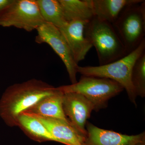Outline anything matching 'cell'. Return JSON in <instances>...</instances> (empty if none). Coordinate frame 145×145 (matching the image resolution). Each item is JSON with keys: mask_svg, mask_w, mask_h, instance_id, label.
<instances>
[{"mask_svg": "<svg viewBox=\"0 0 145 145\" xmlns=\"http://www.w3.org/2000/svg\"><path fill=\"white\" fill-rule=\"evenodd\" d=\"M87 132L83 145H135L145 142V132L138 135H124L113 131L102 129L87 121Z\"/></svg>", "mask_w": 145, "mask_h": 145, "instance_id": "cell-10", "label": "cell"}, {"mask_svg": "<svg viewBox=\"0 0 145 145\" xmlns=\"http://www.w3.org/2000/svg\"><path fill=\"white\" fill-rule=\"evenodd\" d=\"M57 90V88L36 79L10 86L0 100V117L8 126H17L18 117L22 113Z\"/></svg>", "mask_w": 145, "mask_h": 145, "instance_id": "cell-1", "label": "cell"}, {"mask_svg": "<svg viewBox=\"0 0 145 145\" xmlns=\"http://www.w3.org/2000/svg\"><path fill=\"white\" fill-rule=\"evenodd\" d=\"M45 22L60 28L67 24L58 0H36Z\"/></svg>", "mask_w": 145, "mask_h": 145, "instance_id": "cell-16", "label": "cell"}, {"mask_svg": "<svg viewBox=\"0 0 145 145\" xmlns=\"http://www.w3.org/2000/svg\"><path fill=\"white\" fill-rule=\"evenodd\" d=\"M88 22L72 21L59 28L70 48L75 62L78 65L84 59L88 52L93 47L86 35V26Z\"/></svg>", "mask_w": 145, "mask_h": 145, "instance_id": "cell-9", "label": "cell"}, {"mask_svg": "<svg viewBox=\"0 0 145 145\" xmlns=\"http://www.w3.org/2000/svg\"><path fill=\"white\" fill-rule=\"evenodd\" d=\"M67 22H89L94 17L90 0H58Z\"/></svg>", "mask_w": 145, "mask_h": 145, "instance_id": "cell-15", "label": "cell"}, {"mask_svg": "<svg viewBox=\"0 0 145 145\" xmlns=\"http://www.w3.org/2000/svg\"><path fill=\"white\" fill-rule=\"evenodd\" d=\"M131 81L136 95L145 96V52L135 62L131 73Z\"/></svg>", "mask_w": 145, "mask_h": 145, "instance_id": "cell-17", "label": "cell"}, {"mask_svg": "<svg viewBox=\"0 0 145 145\" xmlns=\"http://www.w3.org/2000/svg\"><path fill=\"white\" fill-rule=\"evenodd\" d=\"M14 0H0V12L4 10L13 3Z\"/></svg>", "mask_w": 145, "mask_h": 145, "instance_id": "cell-18", "label": "cell"}, {"mask_svg": "<svg viewBox=\"0 0 145 145\" xmlns=\"http://www.w3.org/2000/svg\"><path fill=\"white\" fill-rule=\"evenodd\" d=\"M36 30L38 32L35 39L36 42L49 45L64 64L72 84L77 83V68L79 65L75 62L70 48L59 28L44 22Z\"/></svg>", "mask_w": 145, "mask_h": 145, "instance_id": "cell-7", "label": "cell"}, {"mask_svg": "<svg viewBox=\"0 0 145 145\" xmlns=\"http://www.w3.org/2000/svg\"><path fill=\"white\" fill-rule=\"evenodd\" d=\"M63 93V107L66 117L74 129L86 137L87 134L86 124L94 110L93 105L80 93Z\"/></svg>", "mask_w": 145, "mask_h": 145, "instance_id": "cell-8", "label": "cell"}, {"mask_svg": "<svg viewBox=\"0 0 145 145\" xmlns=\"http://www.w3.org/2000/svg\"><path fill=\"white\" fill-rule=\"evenodd\" d=\"M33 116L46 127L53 136L54 142L66 145H84L85 137L79 133L69 122L60 119Z\"/></svg>", "mask_w": 145, "mask_h": 145, "instance_id": "cell-11", "label": "cell"}, {"mask_svg": "<svg viewBox=\"0 0 145 145\" xmlns=\"http://www.w3.org/2000/svg\"><path fill=\"white\" fill-rule=\"evenodd\" d=\"M85 33L96 48L100 65L113 62L128 54L112 24L94 17L87 24Z\"/></svg>", "mask_w": 145, "mask_h": 145, "instance_id": "cell-3", "label": "cell"}, {"mask_svg": "<svg viewBox=\"0 0 145 145\" xmlns=\"http://www.w3.org/2000/svg\"><path fill=\"white\" fill-rule=\"evenodd\" d=\"M143 0H90L94 17L113 24L127 7Z\"/></svg>", "mask_w": 145, "mask_h": 145, "instance_id": "cell-12", "label": "cell"}, {"mask_svg": "<svg viewBox=\"0 0 145 145\" xmlns=\"http://www.w3.org/2000/svg\"><path fill=\"white\" fill-rule=\"evenodd\" d=\"M129 54L145 39V2L127 7L113 24Z\"/></svg>", "mask_w": 145, "mask_h": 145, "instance_id": "cell-5", "label": "cell"}, {"mask_svg": "<svg viewBox=\"0 0 145 145\" xmlns=\"http://www.w3.org/2000/svg\"><path fill=\"white\" fill-rule=\"evenodd\" d=\"M45 22L36 0H14L0 12V26L31 31Z\"/></svg>", "mask_w": 145, "mask_h": 145, "instance_id": "cell-6", "label": "cell"}, {"mask_svg": "<svg viewBox=\"0 0 145 145\" xmlns=\"http://www.w3.org/2000/svg\"><path fill=\"white\" fill-rule=\"evenodd\" d=\"M144 52L145 39L134 50L119 60L99 66H78L77 71L83 76L108 78L115 81L126 90L130 100L136 106L137 96L131 81V73L135 62Z\"/></svg>", "mask_w": 145, "mask_h": 145, "instance_id": "cell-2", "label": "cell"}, {"mask_svg": "<svg viewBox=\"0 0 145 145\" xmlns=\"http://www.w3.org/2000/svg\"><path fill=\"white\" fill-rule=\"evenodd\" d=\"M135 145H145V142H140L137 143Z\"/></svg>", "mask_w": 145, "mask_h": 145, "instance_id": "cell-19", "label": "cell"}, {"mask_svg": "<svg viewBox=\"0 0 145 145\" xmlns=\"http://www.w3.org/2000/svg\"><path fill=\"white\" fill-rule=\"evenodd\" d=\"M63 93L75 92L86 98L99 111L107 106L108 101L124 89L119 83L108 78L82 76L74 84L57 88Z\"/></svg>", "mask_w": 145, "mask_h": 145, "instance_id": "cell-4", "label": "cell"}, {"mask_svg": "<svg viewBox=\"0 0 145 145\" xmlns=\"http://www.w3.org/2000/svg\"><path fill=\"white\" fill-rule=\"evenodd\" d=\"M57 89L56 92L42 99L25 112L44 118L60 119L69 122L63 109L64 93Z\"/></svg>", "mask_w": 145, "mask_h": 145, "instance_id": "cell-13", "label": "cell"}, {"mask_svg": "<svg viewBox=\"0 0 145 145\" xmlns=\"http://www.w3.org/2000/svg\"><path fill=\"white\" fill-rule=\"evenodd\" d=\"M17 126L32 140L39 142L54 141L49 131L38 118L26 112L18 118Z\"/></svg>", "mask_w": 145, "mask_h": 145, "instance_id": "cell-14", "label": "cell"}]
</instances>
